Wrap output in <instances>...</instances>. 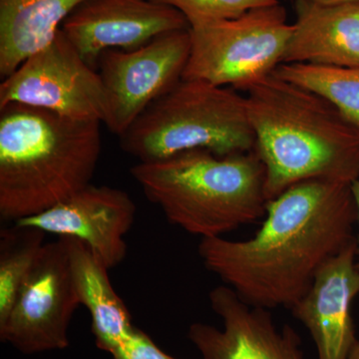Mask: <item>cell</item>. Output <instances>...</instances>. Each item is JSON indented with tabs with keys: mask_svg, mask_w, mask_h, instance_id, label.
<instances>
[{
	"mask_svg": "<svg viewBox=\"0 0 359 359\" xmlns=\"http://www.w3.org/2000/svg\"><path fill=\"white\" fill-rule=\"evenodd\" d=\"M348 359H359V340L356 341L353 351H351V355Z\"/></svg>",
	"mask_w": 359,
	"mask_h": 359,
	"instance_id": "cell-23",
	"label": "cell"
},
{
	"mask_svg": "<svg viewBox=\"0 0 359 359\" xmlns=\"http://www.w3.org/2000/svg\"><path fill=\"white\" fill-rule=\"evenodd\" d=\"M100 121L11 103L0 108V217L47 211L91 184L102 150Z\"/></svg>",
	"mask_w": 359,
	"mask_h": 359,
	"instance_id": "cell-3",
	"label": "cell"
},
{
	"mask_svg": "<svg viewBox=\"0 0 359 359\" xmlns=\"http://www.w3.org/2000/svg\"><path fill=\"white\" fill-rule=\"evenodd\" d=\"M209 301L224 328L190 325L188 339L202 359H306L297 332L289 325L278 330L269 309L248 304L226 285L212 289Z\"/></svg>",
	"mask_w": 359,
	"mask_h": 359,
	"instance_id": "cell-11",
	"label": "cell"
},
{
	"mask_svg": "<svg viewBox=\"0 0 359 359\" xmlns=\"http://www.w3.org/2000/svg\"><path fill=\"white\" fill-rule=\"evenodd\" d=\"M110 354L113 359H179L160 349L148 334L136 327Z\"/></svg>",
	"mask_w": 359,
	"mask_h": 359,
	"instance_id": "cell-20",
	"label": "cell"
},
{
	"mask_svg": "<svg viewBox=\"0 0 359 359\" xmlns=\"http://www.w3.org/2000/svg\"><path fill=\"white\" fill-rule=\"evenodd\" d=\"M358 240L321 266L306 294L290 309L308 330L318 359H348L355 346L351 308L359 294Z\"/></svg>",
	"mask_w": 359,
	"mask_h": 359,
	"instance_id": "cell-13",
	"label": "cell"
},
{
	"mask_svg": "<svg viewBox=\"0 0 359 359\" xmlns=\"http://www.w3.org/2000/svg\"><path fill=\"white\" fill-rule=\"evenodd\" d=\"M131 176L172 224L201 238L266 216V169L256 151L217 156L203 149L139 162Z\"/></svg>",
	"mask_w": 359,
	"mask_h": 359,
	"instance_id": "cell-4",
	"label": "cell"
},
{
	"mask_svg": "<svg viewBox=\"0 0 359 359\" xmlns=\"http://www.w3.org/2000/svg\"><path fill=\"white\" fill-rule=\"evenodd\" d=\"M46 233L14 224L0 233V325L11 313L39 257Z\"/></svg>",
	"mask_w": 359,
	"mask_h": 359,
	"instance_id": "cell-18",
	"label": "cell"
},
{
	"mask_svg": "<svg viewBox=\"0 0 359 359\" xmlns=\"http://www.w3.org/2000/svg\"><path fill=\"white\" fill-rule=\"evenodd\" d=\"M295 13L283 63L359 66V2L323 6L295 0Z\"/></svg>",
	"mask_w": 359,
	"mask_h": 359,
	"instance_id": "cell-14",
	"label": "cell"
},
{
	"mask_svg": "<svg viewBox=\"0 0 359 359\" xmlns=\"http://www.w3.org/2000/svg\"><path fill=\"white\" fill-rule=\"evenodd\" d=\"M119 138L122 150L139 162L195 149L224 157L256 145L245 95L201 80L182 79Z\"/></svg>",
	"mask_w": 359,
	"mask_h": 359,
	"instance_id": "cell-5",
	"label": "cell"
},
{
	"mask_svg": "<svg viewBox=\"0 0 359 359\" xmlns=\"http://www.w3.org/2000/svg\"><path fill=\"white\" fill-rule=\"evenodd\" d=\"M11 103L70 119L103 123L105 95L98 71L81 57L62 30L0 84V108Z\"/></svg>",
	"mask_w": 359,
	"mask_h": 359,
	"instance_id": "cell-9",
	"label": "cell"
},
{
	"mask_svg": "<svg viewBox=\"0 0 359 359\" xmlns=\"http://www.w3.org/2000/svg\"><path fill=\"white\" fill-rule=\"evenodd\" d=\"M313 4H323V6H337V4H353L359 0H309Z\"/></svg>",
	"mask_w": 359,
	"mask_h": 359,
	"instance_id": "cell-22",
	"label": "cell"
},
{
	"mask_svg": "<svg viewBox=\"0 0 359 359\" xmlns=\"http://www.w3.org/2000/svg\"><path fill=\"white\" fill-rule=\"evenodd\" d=\"M191 51L183 79L243 91L282 65L292 25L280 1L238 18L189 28Z\"/></svg>",
	"mask_w": 359,
	"mask_h": 359,
	"instance_id": "cell-6",
	"label": "cell"
},
{
	"mask_svg": "<svg viewBox=\"0 0 359 359\" xmlns=\"http://www.w3.org/2000/svg\"><path fill=\"white\" fill-rule=\"evenodd\" d=\"M80 304L67 238L60 237L42 248L11 313L0 325V339L23 354L65 349L69 346L70 321Z\"/></svg>",
	"mask_w": 359,
	"mask_h": 359,
	"instance_id": "cell-8",
	"label": "cell"
},
{
	"mask_svg": "<svg viewBox=\"0 0 359 359\" xmlns=\"http://www.w3.org/2000/svg\"><path fill=\"white\" fill-rule=\"evenodd\" d=\"M66 238L73 280L81 304L91 316L96 346L111 353L133 332L131 314L113 289L108 276L109 269L84 242Z\"/></svg>",
	"mask_w": 359,
	"mask_h": 359,
	"instance_id": "cell-15",
	"label": "cell"
},
{
	"mask_svg": "<svg viewBox=\"0 0 359 359\" xmlns=\"http://www.w3.org/2000/svg\"><path fill=\"white\" fill-rule=\"evenodd\" d=\"M351 192H353L354 202H355L356 211H358V223L359 224V179L351 184ZM359 271V238L358 241V261H356Z\"/></svg>",
	"mask_w": 359,
	"mask_h": 359,
	"instance_id": "cell-21",
	"label": "cell"
},
{
	"mask_svg": "<svg viewBox=\"0 0 359 359\" xmlns=\"http://www.w3.org/2000/svg\"><path fill=\"white\" fill-rule=\"evenodd\" d=\"M83 0H0L2 79L51 43L68 15Z\"/></svg>",
	"mask_w": 359,
	"mask_h": 359,
	"instance_id": "cell-16",
	"label": "cell"
},
{
	"mask_svg": "<svg viewBox=\"0 0 359 359\" xmlns=\"http://www.w3.org/2000/svg\"><path fill=\"white\" fill-rule=\"evenodd\" d=\"M173 7L185 16L189 25L238 18L250 9L268 6L278 0H153Z\"/></svg>",
	"mask_w": 359,
	"mask_h": 359,
	"instance_id": "cell-19",
	"label": "cell"
},
{
	"mask_svg": "<svg viewBox=\"0 0 359 359\" xmlns=\"http://www.w3.org/2000/svg\"><path fill=\"white\" fill-rule=\"evenodd\" d=\"M135 216L136 205L125 191L90 184L47 211L15 224L59 237L78 238L110 269L127 256L125 237Z\"/></svg>",
	"mask_w": 359,
	"mask_h": 359,
	"instance_id": "cell-12",
	"label": "cell"
},
{
	"mask_svg": "<svg viewBox=\"0 0 359 359\" xmlns=\"http://www.w3.org/2000/svg\"><path fill=\"white\" fill-rule=\"evenodd\" d=\"M189 28L165 33L135 50L107 49L100 54L97 71L105 95L103 123L113 134L121 137L183 79L191 51Z\"/></svg>",
	"mask_w": 359,
	"mask_h": 359,
	"instance_id": "cell-7",
	"label": "cell"
},
{
	"mask_svg": "<svg viewBox=\"0 0 359 359\" xmlns=\"http://www.w3.org/2000/svg\"><path fill=\"white\" fill-rule=\"evenodd\" d=\"M190 27L173 7L153 0H83L61 30L92 68L107 49L132 51L165 33Z\"/></svg>",
	"mask_w": 359,
	"mask_h": 359,
	"instance_id": "cell-10",
	"label": "cell"
},
{
	"mask_svg": "<svg viewBox=\"0 0 359 359\" xmlns=\"http://www.w3.org/2000/svg\"><path fill=\"white\" fill-rule=\"evenodd\" d=\"M243 91L268 201L306 180L359 179V131L332 104L273 73Z\"/></svg>",
	"mask_w": 359,
	"mask_h": 359,
	"instance_id": "cell-2",
	"label": "cell"
},
{
	"mask_svg": "<svg viewBox=\"0 0 359 359\" xmlns=\"http://www.w3.org/2000/svg\"><path fill=\"white\" fill-rule=\"evenodd\" d=\"M273 74L323 97L359 131V66L283 63Z\"/></svg>",
	"mask_w": 359,
	"mask_h": 359,
	"instance_id": "cell-17",
	"label": "cell"
},
{
	"mask_svg": "<svg viewBox=\"0 0 359 359\" xmlns=\"http://www.w3.org/2000/svg\"><path fill=\"white\" fill-rule=\"evenodd\" d=\"M254 237L201 238L208 271L244 301L264 309H292L318 271L356 242L358 211L351 185L327 179L294 184L266 205Z\"/></svg>",
	"mask_w": 359,
	"mask_h": 359,
	"instance_id": "cell-1",
	"label": "cell"
}]
</instances>
